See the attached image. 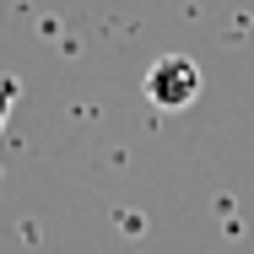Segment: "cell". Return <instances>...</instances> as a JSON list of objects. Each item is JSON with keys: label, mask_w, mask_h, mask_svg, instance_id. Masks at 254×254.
Returning <instances> with one entry per match:
<instances>
[{"label": "cell", "mask_w": 254, "mask_h": 254, "mask_svg": "<svg viewBox=\"0 0 254 254\" xmlns=\"http://www.w3.org/2000/svg\"><path fill=\"white\" fill-rule=\"evenodd\" d=\"M141 92H146V103L157 114H184L190 103L200 98V65L190 54H162V60H152Z\"/></svg>", "instance_id": "obj_1"}, {"label": "cell", "mask_w": 254, "mask_h": 254, "mask_svg": "<svg viewBox=\"0 0 254 254\" xmlns=\"http://www.w3.org/2000/svg\"><path fill=\"white\" fill-rule=\"evenodd\" d=\"M16 98H22V81H16V76H0V130H5V119H11Z\"/></svg>", "instance_id": "obj_2"}]
</instances>
